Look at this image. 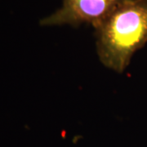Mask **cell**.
Wrapping results in <instances>:
<instances>
[{
    "instance_id": "7a4b0ae2",
    "label": "cell",
    "mask_w": 147,
    "mask_h": 147,
    "mask_svg": "<svg viewBox=\"0 0 147 147\" xmlns=\"http://www.w3.org/2000/svg\"><path fill=\"white\" fill-rule=\"evenodd\" d=\"M127 0H63L61 7L40 21L42 26L90 25L96 29Z\"/></svg>"
},
{
    "instance_id": "6da1fadb",
    "label": "cell",
    "mask_w": 147,
    "mask_h": 147,
    "mask_svg": "<svg viewBox=\"0 0 147 147\" xmlns=\"http://www.w3.org/2000/svg\"><path fill=\"white\" fill-rule=\"evenodd\" d=\"M98 58L106 68L123 73L147 42V0H127L95 29Z\"/></svg>"
}]
</instances>
